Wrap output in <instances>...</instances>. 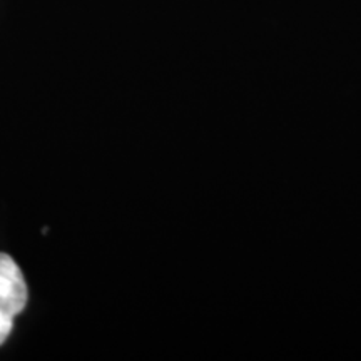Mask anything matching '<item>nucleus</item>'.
<instances>
[{
  "instance_id": "nucleus-1",
  "label": "nucleus",
  "mask_w": 361,
  "mask_h": 361,
  "mask_svg": "<svg viewBox=\"0 0 361 361\" xmlns=\"http://www.w3.org/2000/svg\"><path fill=\"white\" fill-rule=\"evenodd\" d=\"M27 284L16 261L0 252V308L17 316L25 310Z\"/></svg>"
},
{
  "instance_id": "nucleus-2",
  "label": "nucleus",
  "mask_w": 361,
  "mask_h": 361,
  "mask_svg": "<svg viewBox=\"0 0 361 361\" xmlns=\"http://www.w3.org/2000/svg\"><path fill=\"white\" fill-rule=\"evenodd\" d=\"M13 328V314L0 308V345H4Z\"/></svg>"
}]
</instances>
